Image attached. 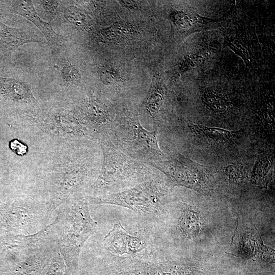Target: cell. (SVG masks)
<instances>
[{
    "label": "cell",
    "mask_w": 275,
    "mask_h": 275,
    "mask_svg": "<svg viewBox=\"0 0 275 275\" xmlns=\"http://www.w3.org/2000/svg\"><path fill=\"white\" fill-rule=\"evenodd\" d=\"M97 223L91 217L84 200L74 201L61 209L50 232L65 259L76 265L85 243L95 231Z\"/></svg>",
    "instance_id": "obj_1"
},
{
    "label": "cell",
    "mask_w": 275,
    "mask_h": 275,
    "mask_svg": "<svg viewBox=\"0 0 275 275\" xmlns=\"http://www.w3.org/2000/svg\"><path fill=\"white\" fill-rule=\"evenodd\" d=\"M104 164L93 187L94 196L117 193L146 181L148 172L144 165L118 150L108 139L102 143Z\"/></svg>",
    "instance_id": "obj_2"
},
{
    "label": "cell",
    "mask_w": 275,
    "mask_h": 275,
    "mask_svg": "<svg viewBox=\"0 0 275 275\" xmlns=\"http://www.w3.org/2000/svg\"><path fill=\"white\" fill-rule=\"evenodd\" d=\"M167 192L166 186L162 182L149 179L117 193L90 197V202L127 208L142 219L150 222L160 211Z\"/></svg>",
    "instance_id": "obj_3"
},
{
    "label": "cell",
    "mask_w": 275,
    "mask_h": 275,
    "mask_svg": "<svg viewBox=\"0 0 275 275\" xmlns=\"http://www.w3.org/2000/svg\"><path fill=\"white\" fill-rule=\"evenodd\" d=\"M150 164L163 172L176 185L191 186L195 181V174L203 171L204 167L186 158L180 154L172 155L169 159L156 160Z\"/></svg>",
    "instance_id": "obj_4"
},
{
    "label": "cell",
    "mask_w": 275,
    "mask_h": 275,
    "mask_svg": "<svg viewBox=\"0 0 275 275\" xmlns=\"http://www.w3.org/2000/svg\"><path fill=\"white\" fill-rule=\"evenodd\" d=\"M104 241L108 251L121 257L138 255L151 247L148 241L130 235L119 223L114 225Z\"/></svg>",
    "instance_id": "obj_5"
},
{
    "label": "cell",
    "mask_w": 275,
    "mask_h": 275,
    "mask_svg": "<svg viewBox=\"0 0 275 275\" xmlns=\"http://www.w3.org/2000/svg\"><path fill=\"white\" fill-rule=\"evenodd\" d=\"M129 136L132 137L133 149L142 153L148 159L157 160V157L163 155L158 144L157 129L150 131L145 129L139 121H129ZM152 161V162H153Z\"/></svg>",
    "instance_id": "obj_6"
},
{
    "label": "cell",
    "mask_w": 275,
    "mask_h": 275,
    "mask_svg": "<svg viewBox=\"0 0 275 275\" xmlns=\"http://www.w3.org/2000/svg\"><path fill=\"white\" fill-rule=\"evenodd\" d=\"M10 2L9 9L10 12L20 15L33 22L49 43L52 45H60L63 42V37L53 31L49 23L43 21L38 15L31 1Z\"/></svg>",
    "instance_id": "obj_7"
},
{
    "label": "cell",
    "mask_w": 275,
    "mask_h": 275,
    "mask_svg": "<svg viewBox=\"0 0 275 275\" xmlns=\"http://www.w3.org/2000/svg\"><path fill=\"white\" fill-rule=\"evenodd\" d=\"M42 42V37L34 31L12 28L0 21V48L5 55H11L24 44Z\"/></svg>",
    "instance_id": "obj_8"
},
{
    "label": "cell",
    "mask_w": 275,
    "mask_h": 275,
    "mask_svg": "<svg viewBox=\"0 0 275 275\" xmlns=\"http://www.w3.org/2000/svg\"><path fill=\"white\" fill-rule=\"evenodd\" d=\"M0 89L10 98L23 102L36 100L30 87L20 80L0 76Z\"/></svg>",
    "instance_id": "obj_9"
},
{
    "label": "cell",
    "mask_w": 275,
    "mask_h": 275,
    "mask_svg": "<svg viewBox=\"0 0 275 275\" xmlns=\"http://www.w3.org/2000/svg\"><path fill=\"white\" fill-rule=\"evenodd\" d=\"M177 227L178 231L186 238H194L198 234L200 228L198 215L188 207L183 208L178 218Z\"/></svg>",
    "instance_id": "obj_10"
},
{
    "label": "cell",
    "mask_w": 275,
    "mask_h": 275,
    "mask_svg": "<svg viewBox=\"0 0 275 275\" xmlns=\"http://www.w3.org/2000/svg\"><path fill=\"white\" fill-rule=\"evenodd\" d=\"M191 129L199 134L216 140H229L235 132L217 127H210L201 125L190 124Z\"/></svg>",
    "instance_id": "obj_11"
},
{
    "label": "cell",
    "mask_w": 275,
    "mask_h": 275,
    "mask_svg": "<svg viewBox=\"0 0 275 275\" xmlns=\"http://www.w3.org/2000/svg\"><path fill=\"white\" fill-rule=\"evenodd\" d=\"M125 25H116L105 29L101 32V35L106 40H122L131 36L130 29Z\"/></svg>",
    "instance_id": "obj_12"
},
{
    "label": "cell",
    "mask_w": 275,
    "mask_h": 275,
    "mask_svg": "<svg viewBox=\"0 0 275 275\" xmlns=\"http://www.w3.org/2000/svg\"><path fill=\"white\" fill-rule=\"evenodd\" d=\"M62 77L66 82L75 84L80 79L78 71L72 66L64 67L61 71Z\"/></svg>",
    "instance_id": "obj_13"
},
{
    "label": "cell",
    "mask_w": 275,
    "mask_h": 275,
    "mask_svg": "<svg viewBox=\"0 0 275 275\" xmlns=\"http://www.w3.org/2000/svg\"><path fill=\"white\" fill-rule=\"evenodd\" d=\"M9 146L14 152L19 155H24L27 153L28 147L16 139L12 140Z\"/></svg>",
    "instance_id": "obj_14"
}]
</instances>
